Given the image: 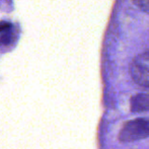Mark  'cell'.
Here are the masks:
<instances>
[{"label":"cell","mask_w":149,"mask_h":149,"mask_svg":"<svg viewBox=\"0 0 149 149\" xmlns=\"http://www.w3.org/2000/svg\"><path fill=\"white\" fill-rule=\"evenodd\" d=\"M149 137V119H135L123 126L119 133L122 142H134Z\"/></svg>","instance_id":"obj_1"},{"label":"cell","mask_w":149,"mask_h":149,"mask_svg":"<svg viewBox=\"0 0 149 149\" xmlns=\"http://www.w3.org/2000/svg\"><path fill=\"white\" fill-rule=\"evenodd\" d=\"M130 74L137 84L149 88V51L139 54L132 60Z\"/></svg>","instance_id":"obj_2"},{"label":"cell","mask_w":149,"mask_h":149,"mask_svg":"<svg viewBox=\"0 0 149 149\" xmlns=\"http://www.w3.org/2000/svg\"><path fill=\"white\" fill-rule=\"evenodd\" d=\"M131 110L133 112H142L149 110V94H138L132 97Z\"/></svg>","instance_id":"obj_3"},{"label":"cell","mask_w":149,"mask_h":149,"mask_svg":"<svg viewBox=\"0 0 149 149\" xmlns=\"http://www.w3.org/2000/svg\"><path fill=\"white\" fill-rule=\"evenodd\" d=\"M12 30H13L12 24L7 22H0V45H9L12 38Z\"/></svg>","instance_id":"obj_4"},{"label":"cell","mask_w":149,"mask_h":149,"mask_svg":"<svg viewBox=\"0 0 149 149\" xmlns=\"http://www.w3.org/2000/svg\"><path fill=\"white\" fill-rule=\"evenodd\" d=\"M134 4L139 8L140 10L149 14V0H132Z\"/></svg>","instance_id":"obj_5"}]
</instances>
